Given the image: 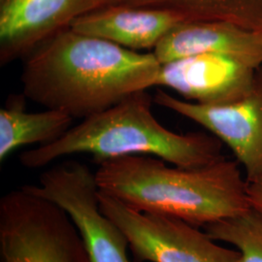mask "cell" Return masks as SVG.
Segmentation results:
<instances>
[{"instance_id": "cell-4", "label": "cell", "mask_w": 262, "mask_h": 262, "mask_svg": "<svg viewBox=\"0 0 262 262\" xmlns=\"http://www.w3.org/2000/svg\"><path fill=\"white\" fill-rule=\"evenodd\" d=\"M0 262H90L66 211L20 187L0 199Z\"/></svg>"}, {"instance_id": "cell-1", "label": "cell", "mask_w": 262, "mask_h": 262, "mask_svg": "<svg viewBox=\"0 0 262 262\" xmlns=\"http://www.w3.org/2000/svg\"><path fill=\"white\" fill-rule=\"evenodd\" d=\"M24 95L46 109L85 119L157 85L161 63L152 52L121 47L67 28L27 57Z\"/></svg>"}, {"instance_id": "cell-10", "label": "cell", "mask_w": 262, "mask_h": 262, "mask_svg": "<svg viewBox=\"0 0 262 262\" xmlns=\"http://www.w3.org/2000/svg\"><path fill=\"white\" fill-rule=\"evenodd\" d=\"M161 64L189 56L216 54L262 66V32L219 20H183L152 51Z\"/></svg>"}, {"instance_id": "cell-12", "label": "cell", "mask_w": 262, "mask_h": 262, "mask_svg": "<svg viewBox=\"0 0 262 262\" xmlns=\"http://www.w3.org/2000/svg\"><path fill=\"white\" fill-rule=\"evenodd\" d=\"M73 119L69 114L54 109L27 112L20 99L13 100L0 110V161L23 147L57 140L72 127Z\"/></svg>"}, {"instance_id": "cell-2", "label": "cell", "mask_w": 262, "mask_h": 262, "mask_svg": "<svg viewBox=\"0 0 262 262\" xmlns=\"http://www.w3.org/2000/svg\"><path fill=\"white\" fill-rule=\"evenodd\" d=\"M97 165L99 190L139 212L204 227L252 208L248 181L236 159L184 168L156 157L124 156Z\"/></svg>"}, {"instance_id": "cell-9", "label": "cell", "mask_w": 262, "mask_h": 262, "mask_svg": "<svg viewBox=\"0 0 262 262\" xmlns=\"http://www.w3.org/2000/svg\"><path fill=\"white\" fill-rule=\"evenodd\" d=\"M256 70L230 56L204 54L161 64L156 86L174 90L195 103H228L250 91Z\"/></svg>"}, {"instance_id": "cell-14", "label": "cell", "mask_w": 262, "mask_h": 262, "mask_svg": "<svg viewBox=\"0 0 262 262\" xmlns=\"http://www.w3.org/2000/svg\"><path fill=\"white\" fill-rule=\"evenodd\" d=\"M203 228L215 241L236 247L241 253V262H262V213L256 209L252 207Z\"/></svg>"}, {"instance_id": "cell-6", "label": "cell", "mask_w": 262, "mask_h": 262, "mask_svg": "<svg viewBox=\"0 0 262 262\" xmlns=\"http://www.w3.org/2000/svg\"><path fill=\"white\" fill-rule=\"evenodd\" d=\"M100 209L126 235L134 262H241L199 227L169 216L139 212L99 190Z\"/></svg>"}, {"instance_id": "cell-15", "label": "cell", "mask_w": 262, "mask_h": 262, "mask_svg": "<svg viewBox=\"0 0 262 262\" xmlns=\"http://www.w3.org/2000/svg\"><path fill=\"white\" fill-rule=\"evenodd\" d=\"M248 193L252 207L262 213V180L248 182Z\"/></svg>"}, {"instance_id": "cell-11", "label": "cell", "mask_w": 262, "mask_h": 262, "mask_svg": "<svg viewBox=\"0 0 262 262\" xmlns=\"http://www.w3.org/2000/svg\"><path fill=\"white\" fill-rule=\"evenodd\" d=\"M183 20L181 16L166 10L110 3L76 19L70 28L141 52L154 51L160 40Z\"/></svg>"}, {"instance_id": "cell-7", "label": "cell", "mask_w": 262, "mask_h": 262, "mask_svg": "<svg viewBox=\"0 0 262 262\" xmlns=\"http://www.w3.org/2000/svg\"><path fill=\"white\" fill-rule=\"evenodd\" d=\"M155 103L196 122L226 145L243 166L247 181L262 180V66L253 85L232 102L205 105L158 90Z\"/></svg>"}, {"instance_id": "cell-13", "label": "cell", "mask_w": 262, "mask_h": 262, "mask_svg": "<svg viewBox=\"0 0 262 262\" xmlns=\"http://www.w3.org/2000/svg\"><path fill=\"white\" fill-rule=\"evenodd\" d=\"M111 3L166 10L185 20H219L262 32V0H112Z\"/></svg>"}, {"instance_id": "cell-3", "label": "cell", "mask_w": 262, "mask_h": 262, "mask_svg": "<svg viewBox=\"0 0 262 262\" xmlns=\"http://www.w3.org/2000/svg\"><path fill=\"white\" fill-rule=\"evenodd\" d=\"M154 98L147 91L131 94L112 107L72 126L57 140L26 150L23 166L45 167L68 156L92 155L97 164L124 156H150L171 165L195 168L225 158L224 143L205 132L176 133L152 113Z\"/></svg>"}, {"instance_id": "cell-8", "label": "cell", "mask_w": 262, "mask_h": 262, "mask_svg": "<svg viewBox=\"0 0 262 262\" xmlns=\"http://www.w3.org/2000/svg\"><path fill=\"white\" fill-rule=\"evenodd\" d=\"M112 0H0V64L27 56L76 19Z\"/></svg>"}, {"instance_id": "cell-5", "label": "cell", "mask_w": 262, "mask_h": 262, "mask_svg": "<svg viewBox=\"0 0 262 262\" xmlns=\"http://www.w3.org/2000/svg\"><path fill=\"white\" fill-rule=\"evenodd\" d=\"M21 187L66 211L83 240L90 262H130L127 237L101 211L95 172L88 165L66 160L45 170L37 185Z\"/></svg>"}]
</instances>
